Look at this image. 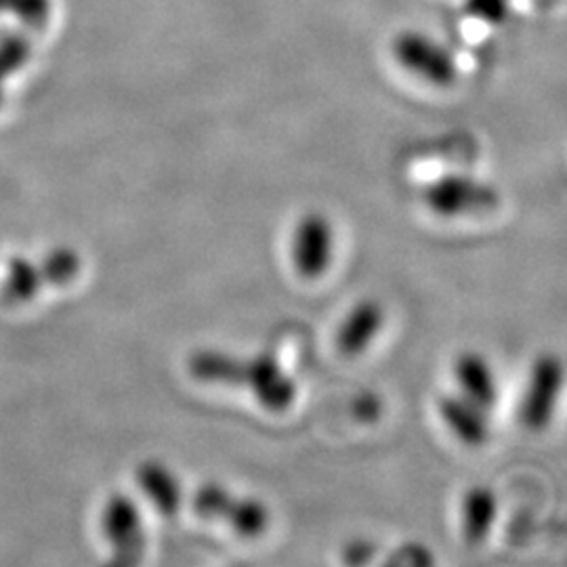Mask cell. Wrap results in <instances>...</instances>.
Here are the masks:
<instances>
[{
    "label": "cell",
    "mask_w": 567,
    "mask_h": 567,
    "mask_svg": "<svg viewBox=\"0 0 567 567\" xmlns=\"http://www.w3.org/2000/svg\"><path fill=\"white\" fill-rule=\"evenodd\" d=\"M498 513V501L496 494L486 486L471 487L463 496L461 505V526L466 543L480 545L492 532Z\"/></svg>",
    "instance_id": "12"
},
{
    "label": "cell",
    "mask_w": 567,
    "mask_h": 567,
    "mask_svg": "<svg viewBox=\"0 0 567 567\" xmlns=\"http://www.w3.org/2000/svg\"><path fill=\"white\" fill-rule=\"evenodd\" d=\"M423 200L431 213L444 219H456L473 213H486L496 208L501 196L494 185L466 175H446L429 183Z\"/></svg>",
    "instance_id": "3"
},
{
    "label": "cell",
    "mask_w": 567,
    "mask_h": 567,
    "mask_svg": "<svg viewBox=\"0 0 567 567\" xmlns=\"http://www.w3.org/2000/svg\"><path fill=\"white\" fill-rule=\"evenodd\" d=\"M334 257V227L322 213H309L295 225L290 259L305 280H318L330 269Z\"/></svg>",
    "instance_id": "7"
},
{
    "label": "cell",
    "mask_w": 567,
    "mask_h": 567,
    "mask_svg": "<svg viewBox=\"0 0 567 567\" xmlns=\"http://www.w3.org/2000/svg\"><path fill=\"white\" fill-rule=\"evenodd\" d=\"M351 412H353V416H355L358 421L372 423V421H377V419L381 416L383 402H381L377 395H372V393H362V395H358V398L353 400Z\"/></svg>",
    "instance_id": "17"
},
{
    "label": "cell",
    "mask_w": 567,
    "mask_h": 567,
    "mask_svg": "<svg viewBox=\"0 0 567 567\" xmlns=\"http://www.w3.org/2000/svg\"><path fill=\"white\" fill-rule=\"evenodd\" d=\"M454 377L461 386V395L473 404L492 410L498 402V383L492 365L482 353L465 351L454 362Z\"/></svg>",
    "instance_id": "10"
},
{
    "label": "cell",
    "mask_w": 567,
    "mask_h": 567,
    "mask_svg": "<svg viewBox=\"0 0 567 567\" xmlns=\"http://www.w3.org/2000/svg\"><path fill=\"white\" fill-rule=\"evenodd\" d=\"M44 286L41 265L23 257H13L7 264L4 278L0 284V301L4 305L30 303Z\"/></svg>",
    "instance_id": "13"
},
{
    "label": "cell",
    "mask_w": 567,
    "mask_h": 567,
    "mask_svg": "<svg viewBox=\"0 0 567 567\" xmlns=\"http://www.w3.org/2000/svg\"><path fill=\"white\" fill-rule=\"evenodd\" d=\"M487 410L473 404L465 395H444L440 400V416L447 429L466 446L480 447L489 440Z\"/></svg>",
    "instance_id": "9"
},
{
    "label": "cell",
    "mask_w": 567,
    "mask_h": 567,
    "mask_svg": "<svg viewBox=\"0 0 567 567\" xmlns=\"http://www.w3.org/2000/svg\"><path fill=\"white\" fill-rule=\"evenodd\" d=\"M374 557V547L365 540H355V543H349L344 547L343 559L351 566H358V564H365Z\"/></svg>",
    "instance_id": "18"
},
{
    "label": "cell",
    "mask_w": 567,
    "mask_h": 567,
    "mask_svg": "<svg viewBox=\"0 0 567 567\" xmlns=\"http://www.w3.org/2000/svg\"><path fill=\"white\" fill-rule=\"evenodd\" d=\"M465 9L468 16L487 23H501L507 20L511 11V0H466Z\"/></svg>",
    "instance_id": "15"
},
{
    "label": "cell",
    "mask_w": 567,
    "mask_h": 567,
    "mask_svg": "<svg viewBox=\"0 0 567 567\" xmlns=\"http://www.w3.org/2000/svg\"><path fill=\"white\" fill-rule=\"evenodd\" d=\"M102 529L107 545L112 548L114 564L137 566L142 561L145 553V527L142 511L131 496L116 492L105 501Z\"/></svg>",
    "instance_id": "5"
},
{
    "label": "cell",
    "mask_w": 567,
    "mask_h": 567,
    "mask_svg": "<svg viewBox=\"0 0 567 567\" xmlns=\"http://www.w3.org/2000/svg\"><path fill=\"white\" fill-rule=\"evenodd\" d=\"M192 508L203 519L224 522L243 538H259L269 527V508L259 498L238 496L215 482L194 492Z\"/></svg>",
    "instance_id": "2"
},
{
    "label": "cell",
    "mask_w": 567,
    "mask_h": 567,
    "mask_svg": "<svg viewBox=\"0 0 567 567\" xmlns=\"http://www.w3.org/2000/svg\"><path fill=\"white\" fill-rule=\"evenodd\" d=\"M564 386V364L557 355L543 353L529 368L526 391L519 405V421L529 431H540L553 421Z\"/></svg>",
    "instance_id": "6"
},
{
    "label": "cell",
    "mask_w": 567,
    "mask_h": 567,
    "mask_svg": "<svg viewBox=\"0 0 567 567\" xmlns=\"http://www.w3.org/2000/svg\"><path fill=\"white\" fill-rule=\"evenodd\" d=\"M391 566H431L433 564V555L429 553V548L421 545H405L398 548V553L389 559Z\"/></svg>",
    "instance_id": "16"
},
{
    "label": "cell",
    "mask_w": 567,
    "mask_h": 567,
    "mask_svg": "<svg viewBox=\"0 0 567 567\" xmlns=\"http://www.w3.org/2000/svg\"><path fill=\"white\" fill-rule=\"evenodd\" d=\"M42 278L49 286H63L70 284L79 274H81V255L70 248V246H60L53 248L41 264Z\"/></svg>",
    "instance_id": "14"
},
{
    "label": "cell",
    "mask_w": 567,
    "mask_h": 567,
    "mask_svg": "<svg viewBox=\"0 0 567 567\" xmlns=\"http://www.w3.org/2000/svg\"><path fill=\"white\" fill-rule=\"evenodd\" d=\"M385 307L377 299L353 305L337 332V347L347 358H358L368 351L385 326Z\"/></svg>",
    "instance_id": "8"
},
{
    "label": "cell",
    "mask_w": 567,
    "mask_h": 567,
    "mask_svg": "<svg viewBox=\"0 0 567 567\" xmlns=\"http://www.w3.org/2000/svg\"><path fill=\"white\" fill-rule=\"evenodd\" d=\"M137 484L142 487L145 498L164 517H173L182 508V484L177 475L161 461H143L142 465L137 466Z\"/></svg>",
    "instance_id": "11"
},
{
    "label": "cell",
    "mask_w": 567,
    "mask_h": 567,
    "mask_svg": "<svg viewBox=\"0 0 567 567\" xmlns=\"http://www.w3.org/2000/svg\"><path fill=\"white\" fill-rule=\"evenodd\" d=\"M393 55L410 74L433 86H450L456 81L458 65L446 44L425 32L408 30L395 37Z\"/></svg>",
    "instance_id": "4"
},
{
    "label": "cell",
    "mask_w": 567,
    "mask_h": 567,
    "mask_svg": "<svg viewBox=\"0 0 567 567\" xmlns=\"http://www.w3.org/2000/svg\"><path fill=\"white\" fill-rule=\"evenodd\" d=\"M187 372L206 385L250 389L269 412H284L297 400L295 381L269 353L240 358L221 349H198L187 358Z\"/></svg>",
    "instance_id": "1"
}]
</instances>
